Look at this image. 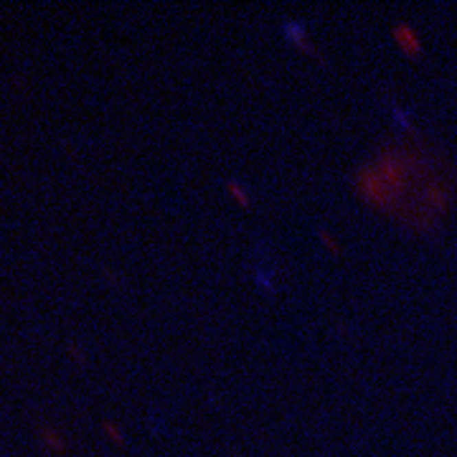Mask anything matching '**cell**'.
<instances>
[{"mask_svg":"<svg viewBox=\"0 0 457 457\" xmlns=\"http://www.w3.org/2000/svg\"><path fill=\"white\" fill-rule=\"evenodd\" d=\"M391 36H394L397 46H399L407 56H419V54H422V49H424L422 36H419V31H416L412 23H407V21L397 23L394 28H391Z\"/></svg>","mask_w":457,"mask_h":457,"instance_id":"cell-1","label":"cell"},{"mask_svg":"<svg viewBox=\"0 0 457 457\" xmlns=\"http://www.w3.org/2000/svg\"><path fill=\"white\" fill-rule=\"evenodd\" d=\"M38 442H41V447L49 452V455L54 457H61V455H69V440H67V434L61 432L58 427H54V424L49 422H43L38 424Z\"/></svg>","mask_w":457,"mask_h":457,"instance_id":"cell-2","label":"cell"},{"mask_svg":"<svg viewBox=\"0 0 457 457\" xmlns=\"http://www.w3.org/2000/svg\"><path fill=\"white\" fill-rule=\"evenodd\" d=\"M226 191H229V196H232L239 206H244V208H249L252 206V193H249V188L244 186L241 181H236V178H229L226 181Z\"/></svg>","mask_w":457,"mask_h":457,"instance_id":"cell-3","label":"cell"},{"mask_svg":"<svg viewBox=\"0 0 457 457\" xmlns=\"http://www.w3.org/2000/svg\"><path fill=\"white\" fill-rule=\"evenodd\" d=\"M102 432H104V437H107L112 445H120V447L127 445L125 430H122V424L115 422V419H102Z\"/></svg>","mask_w":457,"mask_h":457,"instance_id":"cell-4","label":"cell"},{"mask_svg":"<svg viewBox=\"0 0 457 457\" xmlns=\"http://www.w3.org/2000/svg\"><path fill=\"white\" fill-rule=\"evenodd\" d=\"M317 236H320V241H323V244L333 252V254H341V252H343L338 236H335V234H333L328 226H317Z\"/></svg>","mask_w":457,"mask_h":457,"instance_id":"cell-5","label":"cell"},{"mask_svg":"<svg viewBox=\"0 0 457 457\" xmlns=\"http://www.w3.org/2000/svg\"><path fill=\"white\" fill-rule=\"evenodd\" d=\"M67 350H69V356L74 358V364L87 366V348H84L82 343H79V341H71V343L67 346Z\"/></svg>","mask_w":457,"mask_h":457,"instance_id":"cell-6","label":"cell"}]
</instances>
